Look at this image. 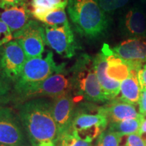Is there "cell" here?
Returning <instances> with one entry per match:
<instances>
[{
    "instance_id": "e0dca14e",
    "label": "cell",
    "mask_w": 146,
    "mask_h": 146,
    "mask_svg": "<svg viewBox=\"0 0 146 146\" xmlns=\"http://www.w3.org/2000/svg\"><path fill=\"white\" fill-rule=\"evenodd\" d=\"M130 74L120 83V93L116 99L135 105L137 104L141 94L138 70L144 64L131 63Z\"/></svg>"
},
{
    "instance_id": "ba28073f",
    "label": "cell",
    "mask_w": 146,
    "mask_h": 146,
    "mask_svg": "<svg viewBox=\"0 0 146 146\" xmlns=\"http://www.w3.org/2000/svg\"><path fill=\"white\" fill-rule=\"evenodd\" d=\"M43 25L46 44L64 58H71L76 54L79 47L69 23L55 27Z\"/></svg>"
},
{
    "instance_id": "5b68a950",
    "label": "cell",
    "mask_w": 146,
    "mask_h": 146,
    "mask_svg": "<svg viewBox=\"0 0 146 146\" xmlns=\"http://www.w3.org/2000/svg\"><path fill=\"white\" fill-rule=\"evenodd\" d=\"M72 89L70 71H66L64 68L38 85L27 89L16 97L18 100L23 102L35 98H50L54 99L72 91Z\"/></svg>"
},
{
    "instance_id": "30bf717a",
    "label": "cell",
    "mask_w": 146,
    "mask_h": 146,
    "mask_svg": "<svg viewBox=\"0 0 146 146\" xmlns=\"http://www.w3.org/2000/svg\"><path fill=\"white\" fill-rule=\"evenodd\" d=\"M120 31L128 39L146 38V13L141 5L136 3L123 12L119 21Z\"/></svg>"
},
{
    "instance_id": "83f0119b",
    "label": "cell",
    "mask_w": 146,
    "mask_h": 146,
    "mask_svg": "<svg viewBox=\"0 0 146 146\" xmlns=\"http://www.w3.org/2000/svg\"><path fill=\"white\" fill-rule=\"evenodd\" d=\"M138 78L141 88L146 87V62L139 69Z\"/></svg>"
},
{
    "instance_id": "4316f807",
    "label": "cell",
    "mask_w": 146,
    "mask_h": 146,
    "mask_svg": "<svg viewBox=\"0 0 146 146\" xmlns=\"http://www.w3.org/2000/svg\"><path fill=\"white\" fill-rule=\"evenodd\" d=\"M139 112L145 117L146 115V87L141 88L139 100Z\"/></svg>"
},
{
    "instance_id": "1f68e13d",
    "label": "cell",
    "mask_w": 146,
    "mask_h": 146,
    "mask_svg": "<svg viewBox=\"0 0 146 146\" xmlns=\"http://www.w3.org/2000/svg\"><path fill=\"white\" fill-rule=\"evenodd\" d=\"M0 146H15V145H4V144H0Z\"/></svg>"
},
{
    "instance_id": "8fae6325",
    "label": "cell",
    "mask_w": 146,
    "mask_h": 146,
    "mask_svg": "<svg viewBox=\"0 0 146 146\" xmlns=\"http://www.w3.org/2000/svg\"><path fill=\"white\" fill-rule=\"evenodd\" d=\"M24 141L19 118L10 108L0 106V144L22 146Z\"/></svg>"
},
{
    "instance_id": "ac0fdd59",
    "label": "cell",
    "mask_w": 146,
    "mask_h": 146,
    "mask_svg": "<svg viewBox=\"0 0 146 146\" xmlns=\"http://www.w3.org/2000/svg\"><path fill=\"white\" fill-rule=\"evenodd\" d=\"M32 16L44 25L60 26L68 23L65 8H57L37 12H31Z\"/></svg>"
},
{
    "instance_id": "ffe728a7",
    "label": "cell",
    "mask_w": 146,
    "mask_h": 146,
    "mask_svg": "<svg viewBox=\"0 0 146 146\" xmlns=\"http://www.w3.org/2000/svg\"><path fill=\"white\" fill-rule=\"evenodd\" d=\"M68 0H31V12H37L53 8H66Z\"/></svg>"
},
{
    "instance_id": "9c48e42d",
    "label": "cell",
    "mask_w": 146,
    "mask_h": 146,
    "mask_svg": "<svg viewBox=\"0 0 146 146\" xmlns=\"http://www.w3.org/2000/svg\"><path fill=\"white\" fill-rule=\"evenodd\" d=\"M14 39L21 45L27 59L42 57L46 44L43 25L31 20L19 32L13 35Z\"/></svg>"
},
{
    "instance_id": "f1b7e54d",
    "label": "cell",
    "mask_w": 146,
    "mask_h": 146,
    "mask_svg": "<svg viewBox=\"0 0 146 146\" xmlns=\"http://www.w3.org/2000/svg\"><path fill=\"white\" fill-rule=\"evenodd\" d=\"M28 3V0H0V5H14Z\"/></svg>"
},
{
    "instance_id": "7402d4cb",
    "label": "cell",
    "mask_w": 146,
    "mask_h": 146,
    "mask_svg": "<svg viewBox=\"0 0 146 146\" xmlns=\"http://www.w3.org/2000/svg\"><path fill=\"white\" fill-rule=\"evenodd\" d=\"M131 0H99L100 6L106 14H112L118 9L123 8Z\"/></svg>"
},
{
    "instance_id": "cb8c5ba5",
    "label": "cell",
    "mask_w": 146,
    "mask_h": 146,
    "mask_svg": "<svg viewBox=\"0 0 146 146\" xmlns=\"http://www.w3.org/2000/svg\"><path fill=\"white\" fill-rule=\"evenodd\" d=\"M14 39L13 34L5 24L0 21V47Z\"/></svg>"
},
{
    "instance_id": "3957f363",
    "label": "cell",
    "mask_w": 146,
    "mask_h": 146,
    "mask_svg": "<svg viewBox=\"0 0 146 146\" xmlns=\"http://www.w3.org/2000/svg\"><path fill=\"white\" fill-rule=\"evenodd\" d=\"M69 71L72 91L76 96L91 102H108L98 81L94 58L87 54H81Z\"/></svg>"
},
{
    "instance_id": "4fadbf2b",
    "label": "cell",
    "mask_w": 146,
    "mask_h": 146,
    "mask_svg": "<svg viewBox=\"0 0 146 146\" xmlns=\"http://www.w3.org/2000/svg\"><path fill=\"white\" fill-rule=\"evenodd\" d=\"M30 3L14 5H0V21L9 27L12 34L21 31L31 21Z\"/></svg>"
},
{
    "instance_id": "603a6c76",
    "label": "cell",
    "mask_w": 146,
    "mask_h": 146,
    "mask_svg": "<svg viewBox=\"0 0 146 146\" xmlns=\"http://www.w3.org/2000/svg\"><path fill=\"white\" fill-rule=\"evenodd\" d=\"M10 82L0 75V106L8 104L12 98V85Z\"/></svg>"
},
{
    "instance_id": "f546056e",
    "label": "cell",
    "mask_w": 146,
    "mask_h": 146,
    "mask_svg": "<svg viewBox=\"0 0 146 146\" xmlns=\"http://www.w3.org/2000/svg\"><path fill=\"white\" fill-rule=\"evenodd\" d=\"M139 135L142 137H143L145 135V137L144 138V139L146 141V118H144L143 122L141 123V128H140Z\"/></svg>"
},
{
    "instance_id": "4dcf8cb0",
    "label": "cell",
    "mask_w": 146,
    "mask_h": 146,
    "mask_svg": "<svg viewBox=\"0 0 146 146\" xmlns=\"http://www.w3.org/2000/svg\"><path fill=\"white\" fill-rule=\"evenodd\" d=\"M58 146H67V141L65 137H63L60 139Z\"/></svg>"
},
{
    "instance_id": "7a4b0ae2",
    "label": "cell",
    "mask_w": 146,
    "mask_h": 146,
    "mask_svg": "<svg viewBox=\"0 0 146 146\" xmlns=\"http://www.w3.org/2000/svg\"><path fill=\"white\" fill-rule=\"evenodd\" d=\"M67 11L76 31L89 39L104 35L108 21L99 0H68Z\"/></svg>"
},
{
    "instance_id": "2e32d148",
    "label": "cell",
    "mask_w": 146,
    "mask_h": 146,
    "mask_svg": "<svg viewBox=\"0 0 146 146\" xmlns=\"http://www.w3.org/2000/svg\"><path fill=\"white\" fill-rule=\"evenodd\" d=\"M94 61L97 76L106 98L108 101L116 99L120 93L121 83L108 77L106 72L107 60L102 50L94 58Z\"/></svg>"
},
{
    "instance_id": "d6986e66",
    "label": "cell",
    "mask_w": 146,
    "mask_h": 146,
    "mask_svg": "<svg viewBox=\"0 0 146 146\" xmlns=\"http://www.w3.org/2000/svg\"><path fill=\"white\" fill-rule=\"evenodd\" d=\"M144 116L141 114L135 118L115 123H110L108 130L117 133L122 136H127L132 134L139 135L140 128Z\"/></svg>"
},
{
    "instance_id": "52a82bcc",
    "label": "cell",
    "mask_w": 146,
    "mask_h": 146,
    "mask_svg": "<svg viewBox=\"0 0 146 146\" xmlns=\"http://www.w3.org/2000/svg\"><path fill=\"white\" fill-rule=\"evenodd\" d=\"M27 60L23 49L16 40L2 45L0 47V75L14 84Z\"/></svg>"
},
{
    "instance_id": "277c9868",
    "label": "cell",
    "mask_w": 146,
    "mask_h": 146,
    "mask_svg": "<svg viewBox=\"0 0 146 146\" xmlns=\"http://www.w3.org/2000/svg\"><path fill=\"white\" fill-rule=\"evenodd\" d=\"M65 68V64L57 65L52 52L49 51L45 58L27 59L17 81L14 84L15 96L45 81L54 73Z\"/></svg>"
},
{
    "instance_id": "5bb4252c",
    "label": "cell",
    "mask_w": 146,
    "mask_h": 146,
    "mask_svg": "<svg viewBox=\"0 0 146 146\" xmlns=\"http://www.w3.org/2000/svg\"><path fill=\"white\" fill-rule=\"evenodd\" d=\"M114 54L127 62H146V41L142 39H127L112 49Z\"/></svg>"
},
{
    "instance_id": "7c38bea8",
    "label": "cell",
    "mask_w": 146,
    "mask_h": 146,
    "mask_svg": "<svg viewBox=\"0 0 146 146\" xmlns=\"http://www.w3.org/2000/svg\"><path fill=\"white\" fill-rule=\"evenodd\" d=\"M52 113L59 133L60 140L70 132L74 114V99L72 91L52 100Z\"/></svg>"
},
{
    "instance_id": "484cf974",
    "label": "cell",
    "mask_w": 146,
    "mask_h": 146,
    "mask_svg": "<svg viewBox=\"0 0 146 146\" xmlns=\"http://www.w3.org/2000/svg\"><path fill=\"white\" fill-rule=\"evenodd\" d=\"M64 137L66 139L67 146H92L91 143L76 138L70 133Z\"/></svg>"
},
{
    "instance_id": "9a60e30c",
    "label": "cell",
    "mask_w": 146,
    "mask_h": 146,
    "mask_svg": "<svg viewBox=\"0 0 146 146\" xmlns=\"http://www.w3.org/2000/svg\"><path fill=\"white\" fill-rule=\"evenodd\" d=\"M108 103L99 108V111L104 114L110 123H115L135 118L140 116L135 105L118 99L108 101Z\"/></svg>"
},
{
    "instance_id": "d4e9b609",
    "label": "cell",
    "mask_w": 146,
    "mask_h": 146,
    "mask_svg": "<svg viewBox=\"0 0 146 146\" xmlns=\"http://www.w3.org/2000/svg\"><path fill=\"white\" fill-rule=\"evenodd\" d=\"M121 146H146V141L139 134H132L126 136L125 143Z\"/></svg>"
},
{
    "instance_id": "d6a6232c",
    "label": "cell",
    "mask_w": 146,
    "mask_h": 146,
    "mask_svg": "<svg viewBox=\"0 0 146 146\" xmlns=\"http://www.w3.org/2000/svg\"><path fill=\"white\" fill-rule=\"evenodd\" d=\"M144 118H146V115H145V117H144Z\"/></svg>"
},
{
    "instance_id": "8992f818",
    "label": "cell",
    "mask_w": 146,
    "mask_h": 146,
    "mask_svg": "<svg viewBox=\"0 0 146 146\" xmlns=\"http://www.w3.org/2000/svg\"><path fill=\"white\" fill-rule=\"evenodd\" d=\"M108 120L106 116L99 111L89 113L83 110H74V118L70 133L83 141L91 143L106 129Z\"/></svg>"
},
{
    "instance_id": "44dd1931",
    "label": "cell",
    "mask_w": 146,
    "mask_h": 146,
    "mask_svg": "<svg viewBox=\"0 0 146 146\" xmlns=\"http://www.w3.org/2000/svg\"><path fill=\"white\" fill-rule=\"evenodd\" d=\"M123 137L117 133L105 130L98 137L96 146H120Z\"/></svg>"
},
{
    "instance_id": "6da1fadb",
    "label": "cell",
    "mask_w": 146,
    "mask_h": 146,
    "mask_svg": "<svg viewBox=\"0 0 146 146\" xmlns=\"http://www.w3.org/2000/svg\"><path fill=\"white\" fill-rule=\"evenodd\" d=\"M19 119L33 146H58V129L52 113V102L35 98L19 106Z\"/></svg>"
}]
</instances>
